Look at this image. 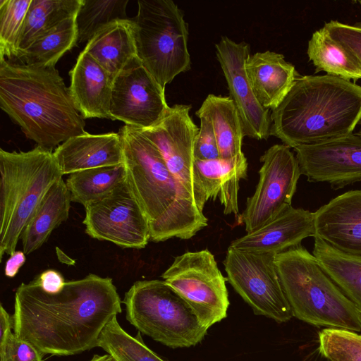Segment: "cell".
<instances>
[{"label": "cell", "instance_id": "obj_1", "mask_svg": "<svg viewBox=\"0 0 361 361\" xmlns=\"http://www.w3.org/2000/svg\"><path fill=\"white\" fill-rule=\"evenodd\" d=\"M121 302L112 279L94 274L66 281L56 293L44 291L35 280L22 283L15 293L13 333L44 355H77L97 347Z\"/></svg>", "mask_w": 361, "mask_h": 361}, {"label": "cell", "instance_id": "obj_2", "mask_svg": "<svg viewBox=\"0 0 361 361\" xmlns=\"http://www.w3.org/2000/svg\"><path fill=\"white\" fill-rule=\"evenodd\" d=\"M0 107L27 138L47 150L87 133L84 118L55 67L0 59Z\"/></svg>", "mask_w": 361, "mask_h": 361}, {"label": "cell", "instance_id": "obj_3", "mask_svg": "<svg viewBox=\"0 0 361 361\" xmlns=\"http://www.w3.org/2000/svg\"><path fill=\"white\" fill-rule=\"evenodd\" d=\"M271 119V135L290 148L347 136L361 122V86L327 74L300 76Z\"/></svg>", "mask_w": 361, "mask_h": 361}, {"label": "cell", "instance_id": "obj_4", "mask_svg": "<svg viewBox=\"0 0 361 361\" xmlns=\"http://www.w3.org/2000/svg\"><path fill=\"white\" fill-rule=\"evenodd\" d=\"M118 133L127 180L149 221L150 240L190 239L207 226V217L170 173L155 145L132 126H123Z\"/></svg>", "mask_w": 361, "mask_h": 361}, {"label": "cell", "instance_id": "obj_5", "mask_svg": "<svg viewBox=\"0 0 361 361\" xmlns=\"http://www.w3.org/2000/svg\"><path fill=\"white\" fill-rule=\"evenodd\" d=\"M275 264L293 317L317 326L361 331L355 305L301 244L277 254Z\"/></svg>", "mask_w": 361, "mask_h": 361}, {"label": "cell", "instance_id": "obj_6", "mask_svg": "<svg viewBox=\"0 0 361 361\" xmlns=\"http://www.w3.org/2000/svg\"><path fill=\"white\" fill-rule=\"evenodd\" d=\"M63 174L51 151L0 149V261L16 251L22 233L50 187Z\"/></svg>", "mask_w": 361, "mask_h": 361}, {"label": "cell", "instance_id": "obj_7", "mask_svg": "<svg viewBox=\"0 0 361 361\" xmlns=\"http://www.w3.org/2000/svg\"><path fill=\"white\" fill-rule=\"evenodd\" d=\"M122 302L130 324L169 348L196 345L207 333L187 302L164 280L135 282Z\"/></svg>", "mask_w": 361, "mask_h": 361}, {"label": "cell", "instance_id": "obj_8", "mask_svg": "<svg viewBox=\"0 0 361 361\" xmlns=\"http://www.w3.org/2000/svg\"><path fill=\"white\" fill-rule=\"evenodd\" d=\"M133 20L139 60L165 88L190 68L188 28L182 10L171 0H140Z\"/></svg>", "mask_w": 361, "mask_h": 361}, {"label": "cell", "instance_id": "obj_9", "mask_svg": "<svg viewBox=\"0 0 361 361\" xmlns=\"http://www.w3.org/2000/svg\"><path fill=\"white\" fill-rule=\"evenodd\" d=\"M161 278L187 302L206 328L226 317L230 304L227 279L207 249L176 257Z\"/></svg>", "mask_w": 361, "mask_h": 361}, {"label": "cell", "instance_id": "obj_10", "mask_svg": "<svg viewBox=\"0 0 361 361\" xmlns=\"http://www.w3.org/2000/svg\"><path fill=\"white\" fill-rule=\"evenodd\" d=\"M276 255L228 247L224 265L227 281L256 315L284 323L293 316L277 272Z\"/></svg>", "mask_w": 361, "mask_h": 361}, {"label": "cell", "instance_id": "obj_11", "mask_svg": "<svg viewBox=\"0 0 361 361\" xmlns=\"http://www.w3.org/2000/svg\"><path fill=\"white\" fill-rule=\"evenodd\" d=\"M260 161L259 182L241 216L247 233L258 229L292 206L301 175L295 155L286 145L271 146Z\"/></svg>", "mask_w": 361, "mask_h": 361}, {"label": "cell", "instance_id": "obj_12", "mask_svg": "<svg viewBox=\"0 0 361 361\" xmlns=\"http://www.w3.org/2000/svg\"><path fill=\"white\" fill-rule=\"evenodd\" d=\"M85 209L82 224L92 238L134 249L145 247L150 240L149 221L127 179L106 197Z\"/></svg>", "mask_w": 361, "mask_h": 361}, {"label": "cell", "instance_id": "obj_13", "mask_svg": "<svg viewBox=\"0 0 361 361\" xmlns=\"http://www.w3.org/2000/svg\"><path fill=\"white\" fill-rule=\"evenodd\" d=\"M169 107L165 88L141 63L114 80L110 104L114 121H121L135 128L147 129L157 125Z\"/></svg>", "mask_w": 361, "mask_h": 361}, {"label": "cell", "instance_id": "obj_14", "mask_svg": "<svg viewBox=\"0 0 361 361\" xmlns=\"http://www.w3.org/2000/svg\"><path fill=\"white\" fill-rule=\"evenodd\" d=\"M293 149L309 182L327 183L337 190L361 181V135L356 133Z\"/></svg>", "mask_w": 361, "mask_h": 361}, {"label": "cell", "instance_id": "obj_15", "mask_svg": "<svg viewBox=\"0 0 361 361\" xmlns=\"http://www.w3.org/2000/svg\"><path fill=\"white\" fill-rule=\"evenodd\" d=\"M216 54L225 76L229 97L240 116L244 136L267 140L271 135V119L269 110L257 101L245 71V63L250 55V45L237 43L222 36L216 44Z\"/></svg>", "mask_w": 361, "mask_h": 361}, {"label": "cell", "instance_id": "obj_16", "mask_svg": "<svg viewBox=\"0 0 361 361\" xmlns=\"http://www.w3.org/2000/svg\"><path fill=\"white\" fill-rule=\"evenodd\" d=\"M190 109L191 105L175 104L157 125L140 130L157 148L173 176L193 197L194 142L199 128L191 119Z\"/></svg>", "mask_w": 361, "mask_h": 361}, {"label": "cell", "instance_id": "obj_17", "mask_svg": "<svg viewBox=\"0 0 361 361\" xmlns=\"http://www.w3.org/2000/svg\"><path fill=\"white\" fill-rule=\"evenodd\" d=\"M314 214V236L344 254L361 257V190L331 199Z\"/></svg>", "mask_w": 361, "mask_h": 361}, {"label": "cell", "instance_id": "obj_18", "mask_svg": "<svg viewBox=\"0 0 361 361\" xmlns=\"http://www.w3.org/2000/svg\"><path fill=\"white\" fill-rule=\"evenodd\" d=\"M247 171L243 152L229 159H195L193 197L197 208L202 212L209 199L218 197L225 214H238L239 183L247 177Z\"/></svg>", "mask_w": 361, "mask_h": 361}, {"label": "cell", "instance_id": "obj_19", "mask_svg": "<svg viewBox=\"0 0 361 361\" xmlns=\"http://www.w3.org/2000/svg\"><path fill=\"white\" fill-rule=\"evenodd\" d=\"M314 235V212L290 206L258 229L234 240L229 247L277 255Z\"/></svg>", "mask_w": 361, "mask_h": 361}, {"label": "cell", "instance_id": "obj_20", "mask_svg": "<svg viewBox=\"0 0 361 361\" xmlns=\"http://www.w3.org/2000/svg\"><path fill=\"white\" fill-rule=\"evenodd\" d=\"M69 92L77 111L84 118L112 120L110 114L113 79L84 49L69 72Z\"/></svg>", "mask_w": 361, "mask_h": 361}, {"label": "cell", "instance_id": "obj_21", "mask_svg": "<svg viewBox=\"0 0 361 361\" xmlns=\"http://www.w3.org/2000/svg\"><path fill=\"white\" fill-rule=\"evenodd\" d=\"M63 175L124 162L119 133L90 134L72 137L53 152Z\"/></svg>", "mask_w": 361, "mask_h": 361}, {"label": "cell", "instance_id": "obj_22", "mask_svg": "<svg viewBox=\"0 0 361 361\" xmlns=\"http://www.w3.org/2000/svg\"><path fill=\"white\" fill-rule=\"evenodd\" d=\"M245 68L255 97L269 110L278 106L300 76L283 55L270 51L250 55Z\"/></svg>", "mask_w": 361, "mask_h": 361}, {"label": "cell", "instance_id": "obj_23", "mask_svg": "<svg viewBox=\"0 0 361 361\" xmlns=\"http://www.w3.org/2000/svg\"><path fill=\"white\" fill-rule=\"evenodd\" d=\"M84 50L114 79L133 68L138 59L133 20H118L98 30Z\"/></svg>", "mask_w": 361, "mask_h": 361}, {"label": "cell", "instance_id": "obj_24", "mask_svg": "<svg viewBox=\"0 0 361 361\" xmlns=\"http://www.w3.org/2000/svg\"><path fill=\"white\" fill-rule=\"evenodd\" d=\"M71 202L70 191L61 178L46 192L22 233L25 255L41 247L52 231L68 219Z\"/></svg>", "mask_w": 361, "mask_h": 361}, {"label": "cell", "instance_id": "obj_25", "mask_svg": "<svg viewBox=\"0 0 361 361\" xmlns=\"http://www.w3.org/2000/svg\"><path fill=\"white\" fill-rule=\"evenodd\" d=\"M195 114L199 118H205L210 121L217 141L220 159L232 158L242 153L243 126L236 107L229 96L209 94Z\"/></svg>", "mask_w": 361, "mask_h": 361}, {"label": "cell", "instance_id": "obj_26", "mask_svg": "<svg viewBox=\"0 0 361 361\" xmlns=\"http://www.w3.org/2000/svg\"><path fill=\"white\" fill-rule=\"evenodd\" d=\"M307 54L315 73L327 75L353 82L361 79V62L346 47L334 39L324 27L314 32L308 42Z\"/></svg>", "mask_w": 361, "mask_h": 361}, {"label": "cell", "instance_id": "obj_27", "mask_svg": "<svg viewBox=\"0 0 361 361\" xmlns=\"http://www.w3.org/2000/svg\"><path fill=\"white\" fill-rule=\"evenodd\" d=\"M312 255L356 307L361 317V257L344 254L314 236Z\"/></svg>", "mask_w": 361, "mask_h": 361}, {"label": "cell", "instance_id": "obj_28", "mask_svg": "<svg viewBox=\"0 0 361 361\" xmlns=\"http://www.w3.org/2000/svg\"><path fill=\"white\" fill-rule=\"evenodd\" d=\"M76 15L39 35L13 61L32 66L55 67L63 54L78 42Z\"/></svg>", "mask_w": 361, "mask_h": 361}, {"label": "cell", "instance_id": "obj_29", "mask_svg": "<svg viewBox=\"0 0 361 361\" xmlns=\"http://www.w3.org/2000/svg\"><path fill=\"white\" fill-rule=\"evenodd\" d=\"M127 179L124 163L71 173L66 180L71 201L84 207L109 195Z\"/></svg>", "mask_w": 361, "mask_h": 361}, {"label": "cell", "instance_id": "obj_30", "mask_svg": "<svg viewBox=\"0 0 361 361\" xmlns=\"http://www.w3.org/2000/svg\"><path fill=\"white\" fill-rule=\"evenodd\" d=\"M82 1L32 0L18 37L16 59L39 35L66 18L75 16Z\"/></svg>", "mask_w": 361, "mask_h": 361}, {"label": "cell", "instance_id": "obj_31", "mask_svg": "<svg viewBox=\"0 0 361 361\" xmlns=\"http://www.w3.org/2000/svg\"><path fill=\"white\" fill-rule=\"evenodd\" d=\"M115 361H165L144 343L140 333L132 336L114 317L104 328L97 341Z\"/></svg>", "mask_w": 361, "mask_h": 361}, {"label": "cell", "instance_id": "obj_32", "mask_svg": "<svg viewBox=\"0 0 361 361\" xmlns=\"http://www.w3.org/2000/svg\"><path fill=\"white\" fill-rule=\"evenodd\" d=\"M128 0H82L75 16L78 42H89L105 25L118 20L128 19Z\"/></svg>", "mask_w": 361, "mask_h": 361}, {"label": "cell", "instance_id": "obj_33", "mask_svg": "<svg viewBox=\"0 0 361 361\" xmlns=\"http://www.w3.org/2000/svg\"><path fill=\"white\" fill-rule=\"evenodd\" d=\"M32 0H0V59L13 61L23 23Z\"/></svg>", "mask_w": 361, "mask_h": 361}, {"label": "cell", "instance_id": "obj_34", "mask_svg": "<svg viewBox=\"0 0 361 361\" xmlns=\"http://www.w3.org/2000/svg\"><path fill=\"white\" fill-rule=\"evenodd\" d=\"M319 354L329 361H361V335L324 328L318 334Z\"/></svg>", "mask_w": 361, "mask_h": 361}, {"label": "cell", "instance_id": "obj_35", "mask_svg": "<svg viewBox=\"0 0 361 361\" xmlns=\"http://www.w3.org/2000/svg\"><path fill=\"white\" fill-rule=\"evenodd\" d=\"M336 41L349 49L361 62V24L349 25L337 20L323 26Z\"/></svg>", "mask_w": 361, "mask_h": 361}, {"label": "cell", "instance_id": "obj_36", "mask_svg": "<svg viewBox=\"0 0 361 361\" xmlns=\"http://www.w3.org/2000/svg\"><path fill=\"white\" fill-rule=\"evenodd\" d=\"M44 355L28 341L12 333L0 348V361H43Z\"/></svg>", "mask_w": 361, "mask_h": 361}, {"label": "cell", "instance_id": "obj_37", "mask_svg": "<svg viewBox=\"0 0 361 361\" xmlns=\"http://www.w3.org/2000/svg\"><path fill=\"white\" fill-rule=\"evenodd\" d=\"M200 128L194 142V157L198 160L219 159V152L212 126L209 120L200 118Z\"/></svg>", "mask_w": 361, "mask_h": 361}, {"label": "cell", "instance_id": "obj_38", "mask_svg": "<svg viewBox=\"0 0 361 361\" xmlns=\"http://www.w3.org/2000/svg\"><path fill=\"white\" fill-rule=\"evenodd\" d=\"M34 280L44 291L48 293L60 292L66 282L63 275L54 269L44 271Z\"/></svg>", "mask_w": 361, "mask_h": 361}, {"label": "cell", "instance_id": "obj_39", "mask_svg": "<svg viewBox=\"0 0 361 361\" xmlns=\"http://www.w3.org/2000/svg\"><path fill=\"white\" fill-rule=\"evenodd\" d=\"M26 260L25 254L22 250H16L13 254L10 255L7 259L5 268V276L9 278L14 277L19 271V269L25 264Z\"/></svg>", "mask_w": 361, "mask_h": 361}, {"label": "cell", "instance_id": "obj_40", "mask_svg": "<svg viewBox=\"0 0 361 361\" xmlns=\"http://www.w3.org/2000/svg\"><path fill=\"white\" fill-rule=\"evenodd\" d=\"M11 329H13L12 319L9 314L3 307L2 304L0 305V348L3 347L9 336L12 334Z\"/></svg>", "mask_w": 361, "mask_h": 361}, {"label": "cell", "instance_id": "obj_41", "mask_svg": "<svg viewBox=\"0 0 361 361\" xmlns=\"http://www.w3.org/2000/svg\"><path fill=\"white\" fill-rule=\"evenodd\" d=\"M89 361H115L111 356H110L109 354L105 355H97L95 354L93 355L91 360Z\"/></svg>", "mask_w": 361, "mask_h": 361}, {"label": "cell", "instance_id": "obj_42", "mask_svg": "<svg viewBox=\"0 0 361 361\" xmlns=\"http://www.w3.org/2000/svg\"><path fill=\"white\" fill-rule=\"evenodd\" d=\"M360 123V127L356 133L361 135V122Z\"/></svg>", "mask_w": 361, "mask_h": 361}, {"label": "cell", "instance_id": "obj_43", "mask_svg": "<svg viewBox=\"0 0 361 361\" xmlns=\"http://www.w3.org/2000/svg\"><path fill=\"white\" fill-rule=\"evenodd\" d=\"M357 3L361 5V1H357Z\"/></svg>", "mask_w": 361, "mask_h": 361}]
</instances>
